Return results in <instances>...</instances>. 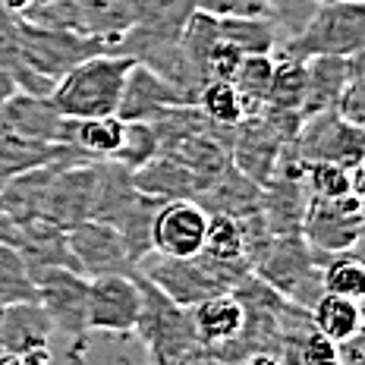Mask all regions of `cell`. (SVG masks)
<instances>
[{
    "mask_svg": "<svg viewBox=\"0 0 365 365\" xmlns=\"http://www.w3.org/2000/svg\"><path fill=\"white\" fill-rule=\"evenodd\" d=\"M19 54L29 70L57 82L82 60L110 54V44L104 38L73 32V29H35L19 22Z\"/></svg>",
    "mask_w": 365,
    "mask_h": 365,
    "instance_id": "5",
    "label": "cell"
},
{
    "mask_svg": "<svg viewBox=\"0 0 365 365\" xmlns=\"http://www.w3.org/2000/svg\"><path fill=\"white\" fill-rule=\"evenodd\" d=\"M133 182L139 192L155 195V199H161V202L195 199V192H199L195 177L170 155H158V158H151L148 164H142L139 170H133Z\"/></svg>",
    "mask_w": 365,
    "mask_h": 365,
    "instance_id": "24",
    "label": "cell"
},
{
    "mask_svg": "<svg viewBox=\"0 0 365 365\" xmlns=\"http://www.w3.org/2000/svg\"><path fill=\"white\" fill-rule=\"evenodd\" d=\"M195 202L202 205L208 215H230V217H249L258 215L262 205V186L242 177L233 164H227L211 182L195 192Z\"/></svg>",
    "mask_w": 365,
    "mask_h": 365,
    "instance_id": "20",
    "label": "cell"
},
{
    "mask_svg": "<svg viewBox=\"0 0 365 365\" xmlns=\"http://www.w3.org/2000/svg\"><path fill=\"white\" fill-rule=\"evenodd\" d=\"M135 60L123 54H98L82 60L66 76H60L51 104L70 120L86 117H110L117 113L120 95H123L126 73Z\"/></svg>",
    "mask_w": 365,
    "mask_h": 365,
    "instance_id": "1",
    "label": "cell"
},
{
    "mask_svg": "<svg viewBox=\"0 0 365 365\" xmlns=\"http://www.w3.org/2000/svg\"><path fill=\"white\" fill-rule=\"evenodd\" d=\"M322 258L306 242L302 233H287V237H271L262 255L255 258L252 274L262 277L274 293H280L287 302L299 309H312L318 296L324 293L322 287Z\"/></svg>",
    "mask_w": 365,
    "mask_h": 365,
    "instance_id": "2",
    "label": "cell"
},
{
    "mask_svg": "<svg viewBox=\"0 0 365 365\" xmlns=\"http://www.w3.org/2000/svg\"><path fill=\"white\" fill-rule=\"evenodd\" d=\"M139 274V268H135ZM139 290H142V309L135 318L133 334L148 349V359H167V356H180L186 349L199 346V334H195L192 309L173 302L151 284L148 277L139 274Z\"/></svg>",
    "mask_w": 365,
    "mask_h": 365,
    "instance_id": "4",
    "label": "cell"
},
{
    "mask_svg": "<svg viewBox=\"0 0 365 365\" xmlns=\"http://www.w3.org/2000/svg\"><path fill=\"white\" fill-rule=\"evenodd\" d=\"M309 199H340V195H362V167L344 170L337 164H306L302 170Z\"/></svg>",
    "mask_w": 365,
    "mask_h": 365,
    "instance_id": "32",
    "label": "cell"
},
{
    "mask_svg": "<svg viewBox=\"0 0 365 365\" xmlns=\"http://www.w3.org/2000/svg\"><path fill=\"white\" fill-rule=\"evenodd\" d=\"M306 205H309V192L302 177H296V173H271V180L262 186L258 215L271 230V237H287V233L302 230Z\"/></svg>",
    "mask_w": 365,
    "mask_h": 365,
    "instance_id": "18",
    "label": "cell"
},
{
    "mask_svg": "<svg viewBox=\"0 0 365 365\" xmlns=\"http://www.w3.org/2000/svg\"><path fill=\"white\" fill-rule=\"evenodd\" d=\"M195 104H199V110L211 120V123H217V126H237L240 120L246 117L237 88H233L230 82H224V79L205 82V88L199 91Z\"/></svg>",
    "mask_w": 365,
    "mask_h": 365,
    "instance_id": "35",
    "label": "cell"
},
{
    "mask_svg": "<svg viewBox=\"0 0 365 365\" xmlns=\"http://www.w3.org/2000/svg\"><path fill=\"white\" fill-rule=\"evenodd\" d=\"M322 287L324 293L349 296V299H362L365 293V268L356 249L349 252H337L322 264Z\"/></svg>",
    "mask_w": 365,
    "mask_h": 365,
    "instance_id": "34",
    "label": "cell"
},
{
    "mask_svg": "<svg viewBox=\"0 0 365 365\" xmlns=\"http://www.w3.org/2000/svg\"><path fill=\"white\" fill-rule=\"evenodd\" d=\"M48 312L41 302H13L0 306V349L6 353H32V349H48L54 337Z\"/></svg>",
    "mask_w": 365,
    "mask_h": 365,
    "instance_id": "21",
    "label": "cell"
},
{
    "mask_svg": "<svg viewBox=\"0 0 365 365\" xmlns=\"http://www.w3.org/2000/svg\"><path fill=\"white\" fill-rule=\"evenodd\" d=\"M284 142H290V139H284L262 113L242 117L240 123L233 126L230 164L237 167L242 177L264 186L274 173V164H277V155H280V148H284Z\"/></svg>",
    "mask_w": 365,
    "mask_h": 365,
    "instance_id": "15",
    "label": "cell"
},
{
    "mask_svg": "<svg viewBox=\"0 0 365 365\" xmlns=\"http://www.w3.org/2000/svg\"><path fill=\"white\" fill-rule=\"evenodd\" d=\"M0 365H26L19 353H6V349H0Z\"/></svg>",
    "mask_w": 365,
    "mask_h": 365,
    "instance_id": "47",
    "label": "cell"
},
{
    "mask_svg": "<svg viewBox=\"0 0 365 365\" xmlns=\"http://www.w3.org/2000/svg\"><path fill=\"white\" fill-rule=\"evenodd\" d=\"M230 365H284V359H280L277 349H252V353L240 356V359Z\"/></svg>",
    "mask_w": 365,
    "mask_h": 365,
    "instance_id": "44",
    "label": "cell"
},
{
    "mask_svg": "<svg viewBox=\"0 0 365 365\" xmlns=\"http://www.w3.org/2000/svg\"><path fill=\"white\" fill-rule=\"evenodd\" d=\"M139 274L142 277H148L151 284L158 287L164 296H170L173 302H180V306H199L202 299H208V296L215 293H224L220 290V284L215 280V274H211L208 262L199 255L192 258H167V255H158L155 262H142L139 264Z\"/></svg>",
    "mask_w": 365,
    "mask_h": 365,
    "instance_id": "12",
    "label": "cell"
},
{
    "mask_svg": "<svg viewBox=\"0 0 365 365\" xmlns=\"http://www.w3.org/2000/svg\"><path fill=\"white\" fill-rule=\"evenodd\" d=\"M16 91V82H13V76L6 70H0V108H4V101Z\"/></svg>",
    "mask_w": 365,
    "mask_h": 365,
    "instance_id": "46",
    "label": "cell"
},
{
    "mask_svg": "<svg viewBox=\"0 0 365 365\" xmlns=\"http://www.w3.org/2000/svg\"><path fill=\"white\" fill-rule=\"evenodd\" d=\"M126 123V120H123ZM158 133L151 123H142V120H133V123L123 126V142H120L117 155L110 158V161H120L129 170H139L142 164H148L151 158H158Z\"/></svg>",
    "mask_w": 365,
    "mask_h": 365,
    "instance_id": "37",
    "label": "cell"
},
{
    "mask_svg": "<svg viewBox=\"0 0 365 365\" xmlns=\"http://www.w3.org/2000/svg\"><path fill=\"white\" fill-rule=\"evenodd\" d=\"M66 246L76 258V268L86 277H104V274H133L135 264L129 258L120 233L104 220H82L66 230Z\"/></svg>",
    "mask_w": 365,
    "mask_h": 365,
    "instance_id": "10",
    "label": "cell"
},
{
    "mask_svg": "<svg viewBox=\"0 0 365 365\" xmlns=\"http://www.w3.org/2000/svg\"><path fill=\"white\" fill-rule=\"evenodd\" d=\"M70 117H63L51 98L26 95V91H13L0 108V129L29 135V139L57 142V145H70Z\"/></svg>",
    "mask_w": 365,
    "mask_h": 365,
    "instance_id": "16",
    "label": "cell"
},
{
    "mask_svg": "<svg viewBox=\"0 0 365 365\" xmlns=\"http://www.w3.org/2000/svg\"><path fill=\"white\" fill-rule=\"evenodd\" d=\"M280 51L312 57H356L365 51V0H322L309 22L293 38L280 41Z\"/></svg>",
    "mask_w": 365,
    "mask_h": 365,
    "instance_id": "3",
    "label": "cell"
},
{
    "mask_svg": "<svg viewBox=\"0 0 365 365\" xmlns=\"http://www.w3.org/2000/svg\"><path fill=\"white\" fill-rule=\"evenodd\" d=\"M180 4L186 0H79V32L104 38L110 44L129 29L161 16Z\"/></svg>",
    "mask_w": 365,
    "mask_h": 365,
    "instance_id": "14",
    "label": "cell"
},
{
    "mask_svg": "<svg viewBox=\"0 0 365 365\" xmlns=\"http://www.w3.org/2000/svg\"><path fill=\"white\" fill-rule=\"evenodd\" d=\"M0 10L22 26L79 32V0H0Z\"/></svg>",
    "mask_w": 365,
    "mask_h": 365,
    "instance_id": "28",
    "label": "cell"
},
{
    "mask_svg": "<svg viewBox=\"0 0 365 365\" xmlns=\"http://www.w3.org/2000/svg\"><path fill=\"white\" fill-rule=\"evenodd\" d=\"M91 205H95V161L57 167L44 192L41 217L57 224L60 230H73L82 220H91Z\"/></svg>",
    "mask_w": 365,
    "mask_h": 365,
    "instance_id": "11",
    "label": "cell"
},
{
    "mask_svg": "<svg viewBox=\"0 0 365 365\" xmlns=\"http://www.w3.org/2000/svg\"><path fill=\"white\" fill-rule=\"evenodd\" d=\"M192 322L199 344L217 349L230 344L233 337H240L242 324H246V309L233 293H215L202 299L199 306H192Z\"/></svg>",
    "mask_w": 365,
    "mask_h": 365,
    "instance_id": "22",
    "label": "cell"
},
{
    "mask_svg": "<svg viewBox=\"0 0 365 365\" xmlns=\"http://www.w3.org/2000/svg\"><path fill=\"white\" fill-rule=\"evenodd\" d=\"M142 309L139 274H104L88 277L86 328L104 334H133Z\"/></svg>",
    "mask_w": 365,
    "mask_h": 365,
    "instance_id": "9",
    "label": "cell"
},
{
    "mask_svg": "<svg viewBox=\"0 0 365 365\" xmlns=\"http://www.w3.org/2000/svg\"><path fill=\"white\" fill-rule=\"evenodd\" d=\"M349 63L353 57H312L306 60V98H302V120L315 117V113L334 110L344 88L346 76H349Z\"/></svg>",
    "mask_w": 365,
    "mask_h": 365,
    "instance_id": "23",
    "label": "cell"
},
{
    "mask_svg": "<svg viewBox=\"0 0 365 365\" xmlns=\"http://www.w3.org/2000/svg\"><path fill=\"white\" fill-rule=\"evenodd\" d=\"M302 98H306V60L277 48L274 51V70H271V86H268V98H264V108L299 113Z\"/></svg>",
    "mask_w": 365,
    "mask_h": 365,
    "instance_id": "30",
    "label": "cell"
},
{
    "mask_svg": "<svg viewBox=\"0 0 365 365\" xmlns=\"http://www.w3.org/2000/svg\"><path fill=\"white\" fill-rule=\"evenodd\" d=\"M299 233L322 258L359 249L362 195L349 192L340 195V199H309Z\"/></svg>",
    "mask_w": 365,
    "mask_h": 365,
    "instance_id": "7",
    "label": "cell"
},
{
    "mask_svg": "<svg viewBox=\"0 0 365 365\" xmlns=\"http://www.w3.org/2000/svg\"><path fill=\"white\" fill-rule=\"evenodd\" d=\"M309 318L312 328L331 337L334 344H346L362 334V306L359 299H349V296L322 293L315 306L309 309Z\"/></svg>",
    "mask_w": 365,
    "mask_h": 365,
    "instance_id": "26",
    "label": "cell"
},
{
    "mask_svg": "<svg viewBox=\"0 0 365 365\" xmlns=\"http://www.w3.org/2000/svg\"><path fill=\"white\" fill-rule=\"evenodd\" d=\"M0 242H16V224H13L10 217H6V211L0 208Z\"/></svg>",
    "mask_w": 365,
    "mask_h": 365,
    "instance_id": "45",
    "label": "cell"
},
{
    "mask_svg": "<svg viewBox=\"0 0 365 365\" xmlns=\"http://www.w3.org/2000/svg\"><path fill=\"white\" fill-rule=\"evenodd\" d=\"M202 252L217 255V258H246V233H242V217L208 215ZM246 262H249V258H246Z\"/></svg>",
    "mask_w": 365,
    "mask_h": 365,
    "instance_id": "36",
    "label": "cell"
},
{
    "mask_svg": "<svg viewBox=\"0 0 365 365\" xmlns=\"http://www.w3.org/2000/svg\"><path fill=\"white\" fill-rule=\"evenodd\" d=\"M177 104H189V101L170 82H164L158 73H151L148 66L133 63L126 73V82H123L117 117L126 120V123H133V120L151 123V120H158L167 108H177Z\"/></svg>",
    "mask_w": 365,
    "mask_h": 365,
    "instance_id": "17",
    "label": "cell"
},
{
    "mask_svg": "<svg viewBox=\"0 0 365 365\" xmlns=\"http://www.w3.org/2000/svg\"><path fill=\"white\" fill-rule=\"evenodd\" d=\"M208 211L195 199H170L161 205L151 227V249L167 258H192L202 252Z\"/></svg>",
    "mask_w": 365,
    "mask_h": 365,
    "instance_id": "13",
    "label": "cell"
},
{
    "mask_svg": "<svg viewBox=\"0 0 365 365\" xmlns=\"http://www.w3.org/2000/svg\"><path fill=\"white\" fill-rule=\"evenodd\" d=\"M148 365H230L227 359H220L211 346H192L180 356H167V359H148Z\"/></svg>",
    "mask_w": 365,
    "mask_h": 365,
    "instance_id": "43",
    "label": "cell"
},
{
    "mask_svg": "<svg viewBox=\"0 0 365 365\" xmlns=\"http://www.w3.org/2000/svg\"><path fill=\"white\" fill-rule=\"evenodd\" d=\"M32 284L38 293V302L48 312L54 331L66 334L73 340H82L88 334L86 328V296H88V277L73 268H60V264H48V268H35Z\"/></svg>",
    "mask_w": 365,
    "mask_h": 365,
    "instance_id": "8",
    "label": "cell"
},
{
    "mask_svg": "<svg viewBox=\"0 0 365 365\" xmlns=\"http://www.w3.org/2000/svg\"><path fill=\"white\" fill-rule=\"evenodd\" d=\"M88 161L91 158H86L76 145H57V142L29 139V135L0 129V177L4 180L48 164H88Z\"/></svg>",
    "mask_w": 365,
    "mask_h": 365,
    "instance_id": "19",
    "label": "cell"
},
{
    "mask_svg": "<svg viewBox=\"0 0 365 365\" xmlns=\"http://www.w3.org/2000/svg\"><path fill=\"white\" fill-rule=\"evenodd\" d=\"M13 302H38V293L19 249L0 242V306H13Z\"/></svg>",
    "mask_w": 365,
    "mask_h": 365,
    "instance_id": "33",
    "label": "cell"
},
{
    "mask_svg": "<svg viewBox=\"0 0 365 365\" xmlns=\"http://www.w3.org/2000/svg\"><path fill=\"white\" fill-rule=\"evenodd\" d=\"M123 120L117 113L110 117H86L70 123V145H76L91 161H110L123 142Z\"/></svg>",
    "mask_w": 365,
    "mask_h": 365,
    "instance_id": "29",
    "label": "cell"
},
{
    "mask_svg": "<svg viewBox=\"0 0 365 365\" xmlns=\"http://www.w3.org/2000/svg\"><path fill=\"white\" fill-rule=\"evenodd\" d=\"M334 113L337 117L349 120V123L362 126L365 120V76H362V54L353 57V63H349V76L344 82V88H340V98L337 104H334Z\"/></svg>",
    "mask_w": 365,
    "mask_h": 365,
    "instance_id": "38",
    "label": "cell"
},
{
    "mask_svg": "<svg viewBox=\"0 0 365 365\" xmlns=\"http://www.w3.org/2000/svg\"><path fill=\"white\" fill-rule=\"evenodd\" d=\"M242 57H246V54H240V51L233 48V44L220 41V35H217V44L211 48V54H208V82H211V79H224V82H230Z\"/></svg>",
    "mask_w": 365,
    "mask_h": 365,
    "instance_id": "42",
    "label": "cell"
},
{
    "mask_svg": "<svg viewBox=\"0 0 365 365\" xmlns=\"http://www.w3.org/2000/svg\"><path fill=\"white\" fill-rule=\"evenodd\" d=\"M220 41L233 44L240 54H274L284 41L280 29L268 16H215Z\"/></svg>",
    "mask_w": 365,
    "mask_h": 365,
    "instance_id": "27",
    "label": "cell"
},
{
    "mask_svg": "<svg viewBox=\"0 0 365 365\" xmlns=\"http://www.w3.org/2000/svg\"><path fill=\"white\" fill-rule=\"evenodd\" d=\"M271 70H274V54H246L240 60L230 86L237 88L246 117H252V113L264 108V98H268V86H271Z\"/></svg>",
    "mask_w": 365,
    "mask_h": 365,
    "instance_id": "31",
    "label": "cell"
},
{
    "mask_svg": "<svg viewBox=\"0 0 365 365\" xmlns=\"http://www.w3.org/2000/svg\"><path fill=\"white\" fill-rule=\"evenodd\" d=\"M0 70H6L13 79L26 70L19 54V22L6 16L4 10H0Z\"/></svg>",
    "mask_w": 365,
    "mask_h": 365,
    "instance_id": "40",
    "label": "cell"
},
{
    "mask_svg": "<svg viewBox=\"0 0 365 365\" xmlns=\"http://www.w3.org/2000/svg\"><path fill=\"white\" fill-rule=\"evenodd\" d=\"M161 205L164 202L155 199V195L139 192L110 224L113 230L120 233V240H123V246H126L135 268L155 255V249H151V227H155V217H158V211H161Z\"/></svg>",
    "mask_w": 365,
    "mask_h": 365,
    "instance_id": "25",
    "label": "cell"
},
{
    "mask_svg": "<svg viewBox=\"0 0 365 365\" xmlns=\"http://www.w3.org/2000/svg\"><path fill=\"white\" fill-rule=\"evenodd\" d=\"M318 4H322V0H264V6H268V19L280 29L284 41L293 38L302 26H306Z\"/></svg>",
    "mask_w": 365,
    "mask_h": 365,
    "instance_id": "39",
    "label": "cell"
},
{
    "mask_svg": "<svg viewBox=\"0 0 365 365\" xmlns=\"http://www.w3.org/2000/svg\"><path fill=\"white\" fill-rule=\"evenodd\" d=\"M293 142H296L302 164H337L344 170H359L362 158H365L362 126L337 117L334 110H324V113L302 120Z\"/></svg>",
    "mask_w": 365,
    "mask_h": 365,
    "instance_id": "6",
    "label": "cell"
},
{
    "mask_svg": "<svg viewBox=\"0 0 365 365\" xmlns=\"http://www.w3.org/2000/svg\"><path fill=\"white\" fill-rule=\"evenodd\" d=\"M208 16H268L264 0H192Z\"/></svg>",
    "mask_w": 365,
    "mask_h": 365,
    "instance_id": "41",
    "label": "cell"
}]
</instances>
